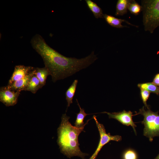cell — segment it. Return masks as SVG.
Listing matches in <instances>:
<instances>
[{
  "label": "cell",
  "mask_w": 159,
  "mask_h": 159,
  "mask_svg": "<svg viewBox=\"0 0 159 159\" xmlns=\"http://www.w3.org/2000/svg\"><path fill=\"white\" fill-rule=\"evenodd\" d=\"M30 42L33 48L42 57L53 82L64 79L87 68L98 58L94 51L80 59L65 57L50 47L38 34L32 37Z\"/></svg>",
  "instance_id": "1"
},
{
  "label": "cell",
  "mask_w": 159,
  "mask_h": 159,
  "mask_svg": "<svg viewBox=\"0 0 159 159\" xmlns=\"http://www.w3.org/2000/svg\"><path fill=\"white\" fill-rule=\"evenodd\" d=\"M69 118L66 113L63 114L61 124L57 129V142L60 152L69 158L77 156L85 159L88 154L81 151L78 137L80 133L84 131V127L89 120L82 127H77L72 125L69 121Z\"/></svg>",
  "instance_id": "2"
},
{
  "label": "cell",
  "mask_w": 159,
  "mask_h": 159,
  "mask_svg": "<svg viewBox=\"0 0 159 159\" xmlns=\"http://www.w3.org/2000/svg\"><path fill=\"white\" fill-rule=\"evenodd\" d=\"M141 3L144 30L152 33L159 26V0H142Z\"/></svg>",
  "instance_id": "3"
},
{
  "label": "cell",
  "mask_w": 159,
  "mask_h": 159,
  "mask_svg": "<svg viewBox=\"0 0 159 159\" xmlns=\"http://www.w3.org/2000/svg\"><path fill=\"white\" fill-rule=\"evenodd\" d=\"M140 114L144 117L141 123L144 125L143 135L152 142L154 137L159 136V115L158 111L154 112L150 108L145 110L143 106L135 115Z\"/></svg>",
  "instance_id": "4"
},
{
  "label": "cell",
  "mask_w": 159,
  "mask_h": 159,
  "mask_svg": "<svg viewBox=\"0 0 159 159\" xmlns=\"http://www.w3.org/2000/svg\"><path fill=\"white\" fill-rule=\"evenodd\" d=\"M93 118L95 121L100 133V139L96 150L89 159H96L102 147L110 141L119 142L122 140V137L120 135H112L110 133H107L104 125L98 122L96 116L94 115Z\"/></svg>",
  "instance_id": "5"
},
{
  "label": "cell",
  "mask_w": 159,
  "mask_h": 159,
  "mask_svg": "<svg viewBox=\"0 0 159 159\" xmlns=\"http://www.w3.org/2000/svg\"><path fill=\"white\" fill-rule=\"evenodd\" d=\"M102 113L107 114L109 118L115 119L123 125L127 126H131L133 128L135 134L136 135L135 127L137 125L132 120V116L134 115L132 114V112L130 111H126L124 110L121 112H117L110 113L105 112Z\"/></svg>",
  "instance_id": "6"
},
{
  "label": "cell",
  "mask_w": 159,
  "mask_h": 159,
  "mask_svg": "<svg viewBox=\"0 0 159 159\" xmlns=\"http://www.w3.org/2000/svg\"><path fill=\"white\" fill-rule=\"evenodd\" d=\"M20 92L12 90L6 86L1 87L0 101L6 106H14L17 103Z\"/></svg>",
  "instance_id": "7"
},
{
  "label": "cell",
  "mask_w": 159,
  "mask_h": 159,
  "mask_svg": "<svg viewBox=\"0 0 159 159\" xmlns=\"http://www.w3.org/2000/svg\"><path fill=\"white\" fill-rule=\"evenodd\" d=\"M34 68L30 66H26L22 65H16L9 81L8 85H10L24 77L33 70Z\"/></svg>",
  "instance_id": "8"
},
{
  "label": "cell",
  "mask_w": 159,
  "mask_h": 159,
  "mask_svg": "<svg viewBox=\"0 0 159 159\" xmlns=\"http://www.w3.org/2000/svg\"><path fill=\"white\" fill-rule=\"evenodd\" d=\"M35 73V68L24 77L6 86L9 89L14 91H25L31 77Z\"/></svg>",
  "instance_id": "9"
},
{
  "label": "cell",
  "mask_w": 159,
  "mask_h": 159,
  "mask_svg": "<svg viewBox=\"0 0 159 159\" xmlns=\"http://www.w3.org/2000/svg\"><path fill=\"white\" fill-rule=\"evenodd\" d=\"M104 18L108 24L114 27L119 28L127 27V26L122 25V23L123 22H125L129 25L136 27H138V26L132 24L125 19L116 18L110 15L104 14Z\"/></svg>",
  "instance_id": "10"
},
{
  "label": "cell",
  "mask_w": 159,
  "mask_h": 159,
  "mask_svg": "<svg viewBox=\"0 0 159 159\" xmlns=\"http://www.w3.org/2000/svg\"><path fill=\"white\" fill-rule=\"evenodd\" d=\"M35 74L39 81L42 88L45 85L47 78L50 74L48 69L44 67L35 68Z\"/></svg>",
  "instance_id": "11"
},
{
  "label": "cell",
  "mask_w": 159,
  "mask_h": 159,
  "mask_svg": "<svg viewBox=\"0 0 159 159\" xmlns=\"http://www.w3.org/2000/svg\"><path fill=\"white\" fill-rule=\"evenodd\" d=\"M130 1V0H118L116 5L115 15L122 16L126 14Z\"/></svg>",
  "instance_id": "12"
},
{
  "label": "cell",
  "mask_w": 159,
  "mask_h": 159,
  "mask_svg": "<svg viewBox=\"0 0 159 159\" xmlns=\"http://www.w3.org/2000/svg\"><path fill=\"white\" fill-rule=\"evenodd\" d=\"M88 7L97 19L104 18V14L102 9L97 4L91 0H85Z\"/></svg>",
  "instance_id": "13"
},
{
  "label": "cell",
  "mask_w": 159,
  "mask_h": 159,
  "mask_svg": "<svg viewBox=\"0 0 159 159\" xmlns=\"http://www.w3.org/2000/svg\"><path fill=\"white\" fill-rule=\"evenodd\" d=\"M78 82L77 80H74L71 85L66 92V99L67 103L66 111L68 107L70 106V104L73 102V99L76 92Z\"/></svg>",
  "instance_id": "14"
},
{
  "label": "cell",
  "mask_w": 159,
  "mask_h": 159,
  "mask_svg": "<svg viewBox=\"0 0 159 159\" xmlns=\"http://www.w3.org/2000/svg\"><path fill=\"white\" fill-rule=\"evenodd\" d=\"M41 88L40 81L35 73L31 77L25 91H30L33 94H35L39 89Z\"/></svg>",
  "instance_id": "15"
},
{
  "label": "cell",
  "mask_w": 159,
  "mask_h": 159,
  "mask_svg": "<svg viewBox=\"0 0 159 159\" xmlns=\"http://www.w3.org/2000/svg\"><path fill=\"white\" fill-rule=\"evenodd\" d=\"M138 87L140 89L146 90L149 92H153L159 95V87H158L152 82H146L139 83Z\"/></svg>",
  "instance_id": "16"
},
{
  "label": "cell",
  "mask_w": 159,
  "mask_h": 159,
  "mask_svg": "<svg viewBox=\"0 0 159 159\" xmlns=\"http://www.w3.org/2000/svg\"><path fill=\"white\" fill-rule=\"evenodd\" d=\"M77 105H78L80 111L79 113L77 114V117L76 120L74 123L75 126L77 127H82L84 125V120L85 117L89 114H86L85 111L83 108H82L76 99Z\"/></svg>",
  "instance_id": "17"
},
{
  "label": "cell",
  "mask_w": 159,
  "mask_h": 159,
  "mask_svg": "<svg viewBox=\"0 0 159 159\" xmlns=\"http://www.w3.org/2000/svg\"><path fill=\"white\" fill-rule=\"evenodd\" d=\"M128 9L132 14L137 15L142 11V8L141 5L135 0H130Z\"/></svg>",
  "instance_id": "18"
},
{
  "label": "cell",
  "mask_w": 159,
  "mask_h": 159,
  "mask_svg": "<svg viewBox=\"0 0 159 159\" xmlns=\"http://www.w3.org/2000/svg\"><path fill=\"white\" fill-rule=\"evenodd\" d=\"M138 155L134 150L129 148L125 150L123 153L122 159H138Z\"/></svg>",
  "instance_id": "19"
},
{
  "label": "cell",
  "mask_w": 159,
  "mask_h": 159,
  "mask_svg": "<svg viewBox=\"0 0 159 159\" xmlns=\"http://www.w3.org/2000/svg\"><path fill=\"white\" fill-rule=\"evenodd\" d=\"M150 95V92L144 90L140 89V95L142 100L146 108H149V106L147 104V101Z\"/></svg>",
  "instance_id": "20"
},
{
  "label": "cell",
  "mask_w": 159,
  "mask_h": 159,
  "mask_svg": "<svg viewBox=\"0 0 159 159\" xmlns=\"http://www.w3.org/2000/svg\"><path fill=\"white\" fill-rule=\"evenodd\" d=\"M152 82L156 85L159 87V73L155 75Z\"/></svg>",
  "instance_id": "21"
},
{
  "label": "cell",
  "mask_w": 159,
  "mask_h": 159,
  "mask_svg": "<svg viewBox=\"0 0 159 159\" xmlns=\"http://www.w3.org/2000/svg\"><path fill=\"white\" fill-rule=\"evenodd\" d=\"M154 159H159V154L157 155V156Z\"/></svg>",
  "instance_id": "22"
}]
</instances>
